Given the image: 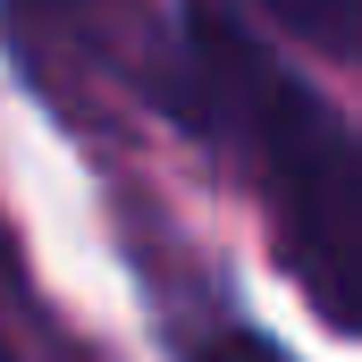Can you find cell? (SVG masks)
I'll return each mask as SVG.
<instances>
[{
    "label": "cell",
    "mask_w": 362,
    "mask_h": 362,
    "mask_svg": "<svg viewBox=\"0 0 362 362\" xmlns=\"http://www.w3.org/2000/svg\"><path fill=\"white\" fill-rule=\"evenodd\" d=\"M177 110L253 185L303 303L362 337V127L286 68L245 0H177Z\"/></svg>",
    "instance_id": "6da1fadb"
},
{
    "label": "cell",
    "mask_w": 362,
    "mask_h": 362,
    "mask_svg": "<svg viewBox=\"0 0 362 362\" xmlns=\"http://www.w3.org/2000/svg\"><path fill=\"white\" fill-rule=\"evenodd\" d=\"M245 8L278 51L295 42V51H320L346 76H362V0H245Z\"/></svg>",
    "instance_id": "7a4b0ae2"
},
{
    "label": "cell",
    "mask_w": 362,
    "mask_h": 362,
    "mask_svg": "<svg viewBox=\"0 0 362 362\" xmlns=\"http://www.w3.org/2000/svg\"><path fill=\"white\" fill-rule=\"evenodd\" d=\"M194 362H286L278 346H262V337H245V329H228V337H211Z\"/></svg>",
    "instance_id": "3957f363"
}]
</instances>
